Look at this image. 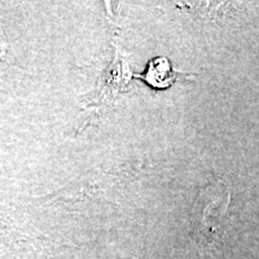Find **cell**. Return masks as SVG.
Instances as JSON below:
<instances>
[{
  "label": "cell",
  "instance_id": "7a4b0ae2",
  "mask_svg": "<svg viewBox=\"0 0 259 259\" xmlns=\"http://www.w3.org/2000/svg\"><path fill=\"white\" fill-rule=\"evenodd\" d=\"M138 78L144 79L155 89H166L176 82L178 73L171 69L169 60L164 57H158L150 60L148 71L144 74H138Z\"/></svg>",
  "mask_w": 259,
  "mask_h": 259
},
{
  "label": "cell",
  "instance_id": "6da1fadb",
  "mask_svg": "<svg viewBox=\"0 0 259 259\" xmlns=\"http://www.w3.org/2000/svg\"><path fill=\"white\" fill-rule=\"evenodd\" d=\"M231 191L222 180L206 184L199 190L190 211L191 233L197 244L210 246L226 234Z\"/></svg>",
  "mask_w": 259,
  "mask_h": 259
}]
</instances>
